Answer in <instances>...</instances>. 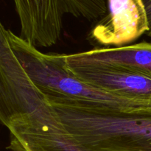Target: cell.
<instances>
[{
  "mask_svg": "<svg viewBox=\"0 0 151 151\" xmlns=\"http://www.w3.org/2000/svg\"><path fill=\"white\" fill-rule=\"evenodd\" d=\"M19 37L34 47H50L61 38L67 15L94 21L109 12L107 0H13Z\"/></svg>",
  "mask_w": 151,
  "mask_h": 151,
  "instance_id": "obj_4",
  "label": "cell"
},
{
  "mask_svg": "<svg viewBox=\"0 0 151 151\" xmlns=\"http://www.w3.org/2000/svg\"><path fill=\"white\" fill-rule=\"evenodd\" d=\"M0 33L8 41L16 58L32 83L47 97L67 99L120 109L151 108L97 89L72 75L66 66V54L44 53L0 24Z\"/></svg>",
  "mask_w": 151,
  "mask_h": 151,
  "instance_id": "obj_3",
  "label": "cell"
},
{
  "mask_svg": "<svg viewBox=\"0 0 151 151\" xmlns=\"http://www.w3.org/2000/svg\"><path fill=\"white\" fill-rule=\"evenodd\" d=\"M144 4L145 8L146 14H147V22H148L149 29L146 35H148L151 38V0H142Z\"/></svg>",
  "mask_w": 151,
  "mask_h": 151,
  "instance_id": "obj_8",
  "label": "cell"
},
{
  "mask_svg": "<svg viewBox=\"0 0 151 151\" xmlns=\"http://www.w3.org/2000/svg\"><path fill=\"white\" fill-rule=\"evenodd\" d=\"M83 60L110 62L138 67L151 75V43L143 42L117 47H97L74 53Z\"/></svg>",
  "mask_w": 151,
  "mask_h": 151,
  "instance_id": "obj_7",
  "label": "cell"
},
{
  "mask_svg": "<svg viewBox=\"0 0 151 151\" xmlns=\"http://www.w3.org/2000/svg\"><path fill=\"white\" fill-rule=\"evenodd\" d=\"M68 70L86 83L151 106V75L138 67L110 62L83 60L66 54Z\"/></svg>",
  "mask_w": 151,
  "mask_h": 151,
  "instance_id": "obj_5",
  "label": "cell"
},
{
  "mask_svg": "<svg viewBox=\"0 0 151 151\" xmlns=\"http://www.w3.org/2000/svg\"><path fill=\"white\" fill-rule=\"evenodd\" d=\"M0 120L9 151H91L71 135L19 62L0 72Z\"/></svg>",
  "mask_w": 151,
  "mask_h": 151,
  "instance_id": "obj_1",
  "label": "cell"
},
{
  "mask_svg": "<svg viewBox=\"0 0 151 151\" xmlns=\"http://www.w3.org/2000/svg\"><path fill=\"white\" fill-rule=\"evenodd\" d=\"M79 144L91 151H151V108L120 109L46 96Z\"/></svg>",
  "mask_w": 151,
  "mask_h": 151,
  "instance_id": "obj_2",
  "label": "cell"
},
{
  "mask_svg": "<svg viewBox=\"0 0 151 151\" xmlns=\"http://www.w3.org/2000/svg\"><path fill=\"white\" fill-rule=\"evenodd\" d=\"M109 13L89 33V40L105 47L129 45L148 31L142 0H107Z\"/></svg>",
  "mask_w": 151,
  "mask_h": 151,
  "instance_id": "obj_6",
  "label": "cell"
}]
</instances>
